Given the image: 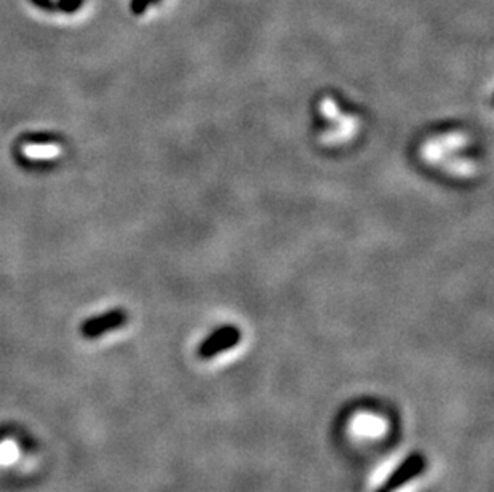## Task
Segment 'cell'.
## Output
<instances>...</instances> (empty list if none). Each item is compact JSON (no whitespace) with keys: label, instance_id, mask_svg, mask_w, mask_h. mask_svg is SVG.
<instances>
[{"label":"cell","instance_id":"obj_1","mask_svg":"<svg viewBox=\"0 0 494 492\" xmlns=\"http://www.w3.org/2000/svg\"><path fill=\"white\" fill-rule=\"evenodd\" d=\"M128 314L124 309H112L101 315H94L80 325V334L85 339H98L109 331H115L127 325Z\"/></svg>","mask_w":494,"mask_h":492},{"label":"cell","instance_id":"obj_2","mask_svg":"<svg viewBox=\"0 0 494 492\" xmlns=\"http://www.w3.org/2000/svg\"><path fill=\"white\" fill-rule=\"evenodd\" d=\"M241 341V331L237 326L228 325L212 332L198 347L197 355L202 359H210L218 357L219 353L228 352L234 348Z\"/></svg>","mask_w":494,"mask_h":492},{"label":"cell","instance_id":"obj_3","mask_svg":"<svg viewBox=\"0 0 494 492\" xmlns=\"http://www.w3.org/2000/svg\"><path fill=\"white\" fill-rule=\"evenodd\" d=\"M425 468V459L423 454L414 452L409 454V456L403 460V462L398 465L389 480L382 486V489L387 492H395L397 489H400L402 486H404L409 481L416 478V476L421 475Z\"/></svg>","mask_w":494,"mask_h":492},{"label":"cell","instance_id":"obj_4","mask_svg":"<svg viewBox=\"0 0 494 492\" xmlns=\"http://www.w3.org/2000/svg\"><path fill=\"white\" fill-rule=\"evenodd\" d=\"M60 137L53 133H45V131H37V133H26L21 136V142L24 144H34V146H49V144H58Z\"/></svg>","mask_w":494,"mask_h":492},{"label":"cell","instance_id":"obj_5","mask_svg":"<svg viewBox=\"0 0 494 492\" xmlns=\"http://www.w3.org/2000/svg\"><path fill=\"white\" fill-rule=\"evenodd\" d=\"M80 5H82V0H60L56 7L65 13H74L80 8Z\"/></svg>","mask_w":494,"mask_h":492},{"label":"cell","instance_id":"obj_6","mask_svg":"<svg viewBox=\"0 0 494 492\" xmlns=\"http://www.w3.org/2000/svg\"><path fill=\"white\" fill-rule=\"evenodd\" d=\"M154 2L155 0H133V2H131V12L135 15H141L151 3Z\"/></svg>","mask_w":494,"mask_h":492},{"label":"cell","instance_id":"obj_7","mask_svg":"<svg viewBox=\"0 0 494 492\" xmlns=\"http://www.w3.org/2000/svg\"><path fill=\"white\" fill-rule=\"evenodd\" d=\"M33 3L42 10H49V12H53L56 8V5L51 0H33Z\"/></svg>","mask_w":494,"mask_h":492},{"label":"cell","instance_id":"obj_8","mask_svg":"<svg viewBox=\"0 0 494 492\" xmlns=\"http://www.w3.org/2000/svg\"><path fill=\"white\" fill-rule=\"evenodd\" d=\"M376 492H387V491H384V489H382V488H380V489H377Z\"/></svg>","mask_w":494,"mask_h":492}]
</instances>
